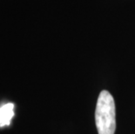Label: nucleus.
I'll return each mask as SVG.
<instances>
[{"mask_svg":"<svg viewBox=\"0 0 135 134\" xmlns=\"http://www.w3.org/2000/svg\"><path fill=\"white\" fill-rule=\"evenodd\" d=\"M14 117V105L8 103L0 107V126L10 125Z\"/></svg>","mask_w":135,"mask_h":134,"instance_id":"f03ea898","label":"nucleus"},{"mask_svg":"<svg viewBox=\"0 0 135 134\" xmlns=\"http://www.w3.org/2000/svg\"><path fill=\"white\" fill-rule=\"evenodd\" d=\"M95 123L99 134H114L116 130L115 103L107 91L99 93L95 110Z\"/></svg>","mask_w":135,"mask_h":134,"instance_id":"f257e3e1","label":"nucleus"}]
</instances>
